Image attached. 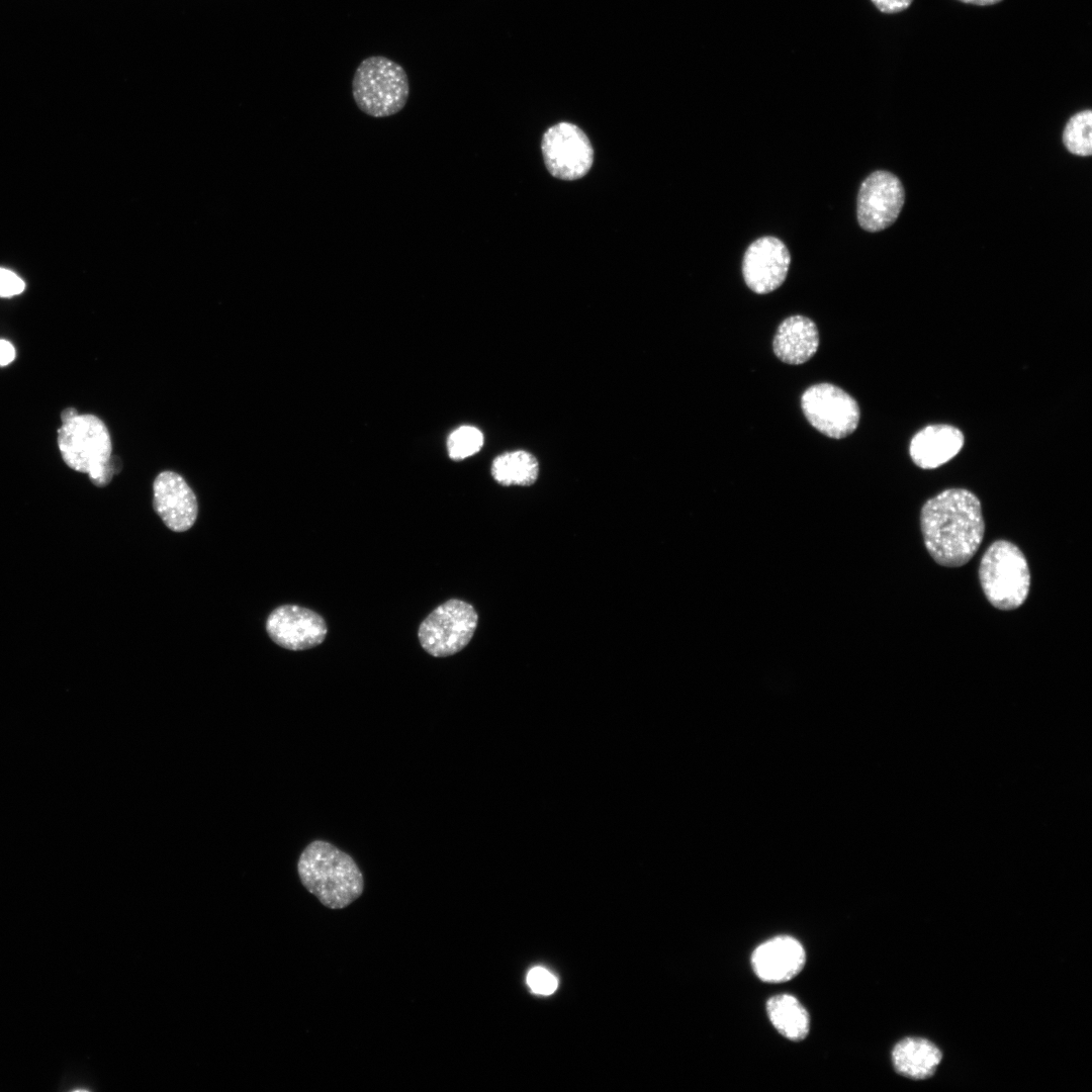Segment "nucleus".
<instances>
[{
    "instance_id": "1",
    "label": "nucleus",
    "mask_w": 1092,
    "mask_h": 1092,
    "mask_svg": "<svg viewBox=\"0 0 1092 1092\" xmlns=\"http://www.w3.org/2000/svg\"><path fill=\"white\" fill-rule=\"evenodd\" d=\"M925 547L934 561L963 566L978 551L985 534L979 498L966 488H948L929 498L920 512Z\"/></svg>"
},
{
    "instance_id": "2",
    "label": "nucleus",
    "mask_w": 1092,
    "mask_h": 1092,
    "mask_svg": "<svg viewBox=\"0 0 1092 1092\" xmlns=\"http://www.w3.org/2000/svg\"><path fill=\"white\" fill-rule=\"evenodd\" d=\"M301 884L330 909H343L363 893L362 872L355 860L334 844L313 840L297 862Z\"/></svg>"
},
{
    "instance_id": "3",
    "label": "nucleus",
    "mask_w": 1092,
    "mask_h": 1092,
    "mask_svg": "<svg viewBox=\"0 0 1092 1092\" xmlns=\"http://www.w3.org/2000/svg\"><path fill=\"white\" fill-rule=\"evenodd\" d=\"M58 445L65 463L86 473L96 486L110 482L119 467L112 456V442L103 421L90 414L63 422L58 430Z\"/></svg>"
},
{
    "instance_id": "4",
    "label": "nucleus",
    "mask_w": 1092,
    "mask_h": 1092,
    "mask_svg": "<svg viewBox=\"0 0 1092 1092\" xmlns=\"http://www.w3.org/2000/svg\"><path fill=\"white\" fill-rule=\"evenodd\" d=\"M352 96L357 107L369 116L394 115L408 100V77L396 62L383 56L368 57L354 73Z\"/></svg>"
},
{
    "instance_id": "5",
    "label": "nucleus",
    "mask_w": 1092,
    "mask_h": 1092,
    "mask_svg": "<svg viewBox=\"0 0 1092 1092\" xmlns=\"http://www.w3.org/2000/svg\"><path fill=\"white\" fill-rule=\"evenodd\" d=\"M982 589L989 603L1003 611L1020 607L1030 586L1028 563L1021 550L1006 540L993 542L979 566Z\"/></svg>"
},
{
    "instance_id": "6",
    "label": "nucleus",
    "mask_w": 1092,
    "mask_h": 1092,
    "mask_svg": "<svg viewBox=\"0 0 1092 1092\" xmlns=\"http://www.w3.org/2000/svg\"><path fill=\"white\" fill-rule=\"evenodd\" d=\"M478 616L468 603L452 599L438 606L420 625L422 647L435 657L461 651L471 640Z\"/></svg>"
},
{
    "instance_id": "7",
    "label": "nucleus",
    "mask_w": 1092,
    "mask_h": 1092,
    "mask_svg": "<svg viewBox=\"0 0 1092 1092\" xmlns=\"http://www.w3.org/2000/svg\"><path fill=\"white\" fill-rule=\"evenodd\" d=\"M801 406L808 422L829 438L841 439L850 435L859 422L855 399L830 383L807 388L802 394Z\"/></svg>"
},
{
    "instance_id": "8",
    "label": "nucleus",
    "mask_w": 1092,
    "mask_h": 1092,
    "mask_svg": "<svg viewBox=\"0 0 1092 1092\" xmlns=\"http://www.w3.org/2000/svg\"><path fill=\"white\" fill-rule=\"evenodd\" d=\"M541 149L550 174L562 180L581 178L593 165L590 142L582 129L572 123L560 122L548 128Z\"/></svg>"
},
{
    "instance_id": "9",
    "label": "nucleus",
    "mask_w": 1092,
    "mask_h": 1092,
    "mask_svg": "<svg viewBox=\"0 0 1092 1092\" xmlns=\"http://www.w3.org/2000/svg\"><path fill=\"white\" fill-rule=\"evenodd\" d=\"M905 192L899 178L879 170L860 184L857 195V220L861 229L875 233L890 226L900 214Z\"/></svg>"
},
{
    "instance_id": "10",
    "label": "nucleus",
    "mask_w": 1092,
    "mask_h": 1092,
    "mask_svg": "<svg viewBox=\"0 0 1092 1092\" xmlns=\"http://www.w3.org/2000/svg\"><path fill=\"white\" fill-rule=\"evenodd\" d=\"M269 637L289 650H305L321 644L327 635L325 620L315 612L296 605L274 609L266 621Z\"/></svg>"
},
{
    "instance_id": "11",
    "label": "nucleus",
    "mask_w": 1092,
    "mask_h": 1092,
    "mask_svg": "<svg viewBox=\"0 0 1092 1092\" xmlns=\"http://www.w3.org/2000/svg\"><path fill=\"white\" fill-rule=\"evenodd\" d=\"M791 263L786 245L775 237H761L745 251L742 273L746 285L755 293L765 294L785 281Z\"/></svg>"
},
{
    "instance_id": "12",
    "label": "nucleus",
    "mask_w": 1092,
    "mask_h": 1092,
    "mask_svg": "<svg viewBox=\"0 0 1092 1092\" xmlns=\"http://www.w3.org/2000/svg\"><path fill=\"white\" fill-rule=\"evenodd\" d=\"M153 492L154 510L171 531L185 532L194 525L197 498L180 474L170 470L160 472L154 480Z\"/></svg>"
},
{
    "instance_id": "13",
    "label": "nucleus",
    "mask_w": 1092,
    "mask_h": 1092,
    "mask_svg": "<svg viewBox=\"0 0 1092 1092\" xmlns=\"http://www.w3.org/2000/svg\"><path fill=\"white\" fill-rule=\"evenodd\" d=\"M802 944L791 936L781 935L758 945L751 958L756 976L767 983H782L797 976L805 965Z\"/></svg>"
},
{
    "instance_id": "14",
    "label": "nucleus",
    "mask_w": 1092,
    "mask_h": 1092,
    "mask_svg": "<svg viewBox=\"0 0 1092 1092\" xmlns=\"http://www.w3.org/2000/svg\"><path fill=\"white\" fill-rule=\"evenodd\" d=\"M964 435L958 428L930 425L914 435L909 452L913 462L924 469H933L952 459L963 448Z\"/></svg>"
},
{
    "instance_id": "15",
    "label": "nucleus",
    "mask_w": 1092,
    "mask_h": 1092,
    "mask_svg": "<svg viewBox=\"0 0 1092 1092\" xmlns=\"http://www.w3.org/2000/svg\"><path fill=\"white\" fill-rule=\"evenodd\" d=\"M819 346L816 325L804 315H792L779 326L772 347L783 362L798 365L808 361Z\"/></svg>"
},
{
    "instance_id": "16",
    "label": "nucleus",
    "mask_w": 1092,
    "mask_h": 1092,
    "mask_svg": "<svg viewBox=\"0 0 1092 1092\" xmlns=\"http://www.w3.org/2000/svg\"><path fill=\"white\" fill-rule=\"evenodd\" d=\"M941 1059L940 1050L921 1037H906L896 1043L892 1051V1062L897 1073L914 1080L932 1076Z\"/></svg>"
},
{
    "instance_id": "17",
    "label": "nucleus",
    "mask_w": 1092,
    "mask_h": 1092,
    "mask_svg": "<svg viewBox=\"0 0 1092 1092\" xmlns=\"http://www.w3.org/2000/svg\"><path fill=\"white\" fill-rule=\"evenodd\" d=\"M767 1014L775 1028L790 1040L804 1039L810 1029V1017L797 998L782 994L771 997L766 1004Z\"/></svg>"
},
{
    "instance_id": "18",
    "label": "nucleus",
    "mask_w": 1092,
    "mask_h": 1092,
    "mask_svg": "<svg viewBox=\"0 0 1092 1092\" xmlns=\"http://www.w3.org/2000/svg\"><path fill=\"white\" fill-rule=\"evenodd\" d=\"M491 474L502 485H531L538 477L539 463L527 451L507 452L493 459Z\"/></svg>"
},
{
    "instance_id": "19",
    "label": "nucleus",
    "mask_w": 1092,
    "mask_h": 1092,
    "mask_svg": "<svg viewBox=\"0 0 1092 1092\" xmlns=\"http://www.w3.org/2000/svg\"><path fill=\"white\" fill-rule=\"evenodd\" d=\"M1067 150L1077 156L1092 154V111L1087 109L1074 114L1063 132Z\"/></svg>"
},
{
    "instance_id": "20",
    "label": "nucleus",
    "mask_w": 1092,
    "mask_h": 1092,
    "mask_svg": "<svg viewBox=\"0 0 1092 1092\" xmlns=\"http://www.w3.org/2000/svg\"><path fill=\"white\" fill-rule=\"evenodd\" d=\"M483 434L472 426H462L453 431L447 440L450 458L462 460L477 453L483 446Z\"/></svg>"
},
{
    "instance_id": "21",
    "label": "nucleus",
    "mask_w": 1092,
    "mask_h": 1092,
    "mask_svg": "<svg viewBox=\"0 0 1092 1092\" xmlns=\"http://www.w3.org/2000/svg\"><path fill=\"white\" fill-rule=\"evenodd\" d=\"M527 983L534 993L550 995L557 988V979L542 967L533 968L527 975Z\"/></svg>"
},
{
    "instance_id": "22",
    "label": "nucleus",
    "mask_w": 1092,
    "mask_h": 1092,
    "mask_svg": "<svg viewBox=\"0 0 1092 1092\" xmlns=\"http://www.w3.org/2000/svg\"><path fill=\"white\" fill-rule=\"evenodd\" d=\"M25 288L24 281L14 272L0 268V297L20 294Z\"/></svg>"
},
{
    "instance_id": "23",
    "label": "nucleus",
    "mask_w": 1092,
    "mask_h": 1092,
    "mask_svg": "<svg viewBox=\"0 0 1092 1092\" xmlns=\"http://www.w3.org/2000/svg\"><path fill=\"white\" fill-rule=\"evenodd\" d=\"M882 12L893 14L906 10L913 0H871Z\"/></svg>"
},
{
    "instance_id": "24",
    "label": "nucleus",
    "mask_w": 1092,
    "mask_h": 1092,
    "mask_svg": "<svg viewBox=\"0 0 1092 1092\" xmlns=\"http://www.w3.org/2000/svg\"><path fill=\"white\" fill-rule=\"evenodd\" d=\"M15 358V349L13 345L3 339H0V366H5L11 363Z\"/></svg>"
},
{
    "instance_id": "25",
    "label": "nucleus",
    "mask_w": 1092,
    "mask_h": 1092,
    "mask_svg": "<svg viewBox=\"0 0 1092 1092\" xmlns=\"http://www.w3.org/2000/svg\"><path fill=\"white\" fill-rule=\"evenodd\" d=\"M959 1L964 2V3H968V4H974V5H980V6H988V5H994L996 3H999L1002 0H959Z\"/></svg>"
},
{
    "instance_id": "26",
    "label": "nucleus",
    "mask_w": 1092,
    "mask_h": 1092,
    "mask_svg": "<svg viewBox=\"0 0 1092 1092\" xmlns=\"http://www.w3.org/2000/svg\"><path fill=\"white\" fill-rule=\"evenodd\" d=\"M77 415H78V412L74 407H68V408L64 410L62 415H61L62 423L76 417Z\"/></svg>"
}]
</instances>
